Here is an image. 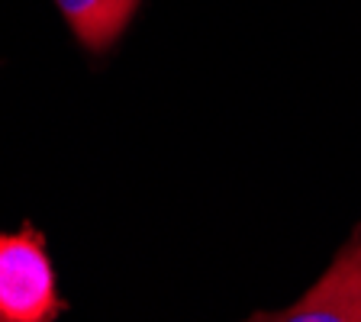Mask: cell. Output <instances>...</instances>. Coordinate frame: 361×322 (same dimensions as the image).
Instances as JSON below:
<instances>
[{
  "label": "cell",
  "mask_w": 361,
  "mask_h": 322,
  "mask_svg": "<svg viewBox=\"0 0 361 322\" xmlns=\"http://www.w3.org/2000/svg\"><path fill=\"white\" fill-rule=\"evenodd\" d=\"M61 309L42 235L36 229L0 235V322H55Z\"/></svg>",
  "instance_id": "cell-1"
},
{
  "label": "cell",
  "mask_w": 361,
  "mask_h": 322,
  "mask_svg": "<svg viewBox=\"0 0 361 322\" xmlns=\"http://www.w3.org/2000/svg\"><path fill=\"white\" fill-rule=\"evenodd\" d=\"M248 322H361V261L342 252L303 300L284 313H258Z\"/></svg>",
  "instance_id": "cell-2"
},
{
  "label": "cell",
  "mask_w": 361,
  "mask_h": 322,
  "mask_svg": "<svg viewBox=\"0 0 361 322\" xmlns=\"http://www.w3.org/2000/svg\"><path fill=\"white\" fill-rule=\"evenodd\" d=\"M68 26L87 49L104 52L126 30L139 0H55Z\"/></svg>",
  "instance_id": "cell-3"
},
{
  "label": "cell",
  "mask_w": 361,
  "mask_h": 322,
  "mask_svg": "<svg viewBox=\"0 0 361 322\" xmlns=\"http://www.w3.org/2000/svg\"><path fill=\"white\" fill-rule=\"evenodd\" d=\"M345 255H352V258H355V261H361V233H358V235H355V242H352V245H348V248H345Z\"/></svg>",
  "instance_id": "cell-4"
}]
</instances>
